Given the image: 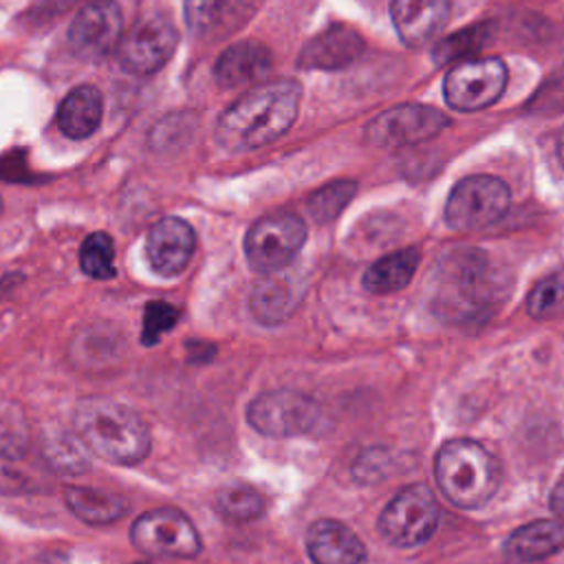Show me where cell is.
I'll return each instance as SVG.
<instances>
[{
  "label": "cell",
  "instance_id": "13",
  "mask_svg": "<svg viewBox=\"0 0 564 564\" xmlns=\"http://www.w3.org/2000/svg\"><path fill=\"white\" fill-rule=\"evenodd\" d=\"M123 35V15L115 0H90L84 4L68 29L73 51L84 59L108 55Z\"/></svg>",
  "mask_w": 564,
  "mask_h": 564
},
{
  "label": "cell",
  "instance_id": "15",
  "mask_svg": "<svg viewBox=\"0 0 564 564\" xmlns=\"http://www.w3.org/2000/svg\"><path fill=\"white\" fill-rule=\"evenodd\" d=\"M194 245V229L185 220L167 216L150 229L145 240V256L156 273L176 275L189 262Z\"/></svg>",
  "mask_w": 564,
  "mask_h": 564
},
{
  "label": "cell",
  "instance_id": "19",
  "mask_svg": "<svg viewBox=\"0 0 564 564\" xmlns=\"http://www.w3.org/2000/svg\"><path fill=\"white\" fill-rule=\"evenodd\" d=\"M364 51V40L355 29L328 26L311 37L300 53V68L335 70L352 64Z\"/></svg>",
  "mask_w": 564,
  "mask_h": 564
},
{
  "label": "cell",
  "instance_id": "4",
  "mask_svg": "<svg viewBox=\"0 0 564 564\" xmlns=\"http://www.w3.org/2000/svg\"><path fill=\"white\" fill-rule=\"evenodd\" d=\"M434 476L445 498L463 509L485 505L500 485L498 460L489 449L469 438L447 441L438 449Z\"/></svg>",
  "mask_w": 564,
  "mask_h": 564
},
{
  "label": "cell",
  "instance_id": "24",
  "mask_svg": "<svg viewBox=\"0 0 564 564\" xmlns=\"http://www.w3.org/2000/svg\"><path fill=\"white\" fill-rule=\"evenodd\" d=\"M64 500L68 509L86 524H110L126 516L128 500L95 487H66Z\"/></svg>",
  "mask_w": 564,
  "mask_h": 564
},
{
  "label": "cell",
  "instance_id": "35",
  "mask_svg": "<svg viewBox=\"0 0 564 564\" xmlns=\"http://www.w3.org/2000/svg\"><path fill=\"white\" fill-rule=\"evenodd\" d=\"M132 564H148V562H132Z\"/></svg>",
  "mask_w": 564,
  "mask_h": 564
},
{
  "label": "cell",
  "instance_id": "8",
  "mask_svg": "<svg viewBox=\"0 0 564 564\" xmlns=\"http://www.w3.org/2000/svg\"><path fill=\"white\" fill-rule=\"evenodd\" d=\"M509 207V187L489 174L458 181L445 205V220L456 231H474L498 220Z\"/></svg>",
  "mask_w": 564,
  "mask_h": 564
},
{
  "label": "cell",
  "instance_id": "14",
  "mask_svg": "<svg viewBox=\"0 0 564 564\" xmlns=\"http://www.w3.org/2000/svg\"><path fill=\"white\" fill-rule=\"evenodd\" d=\"M260 0H185V22L200 40H218L242 24L258 11Z\"/></svg>",
  "mask_w": 564,
  "mask_h": 564
},
{
  "label": "cell",
  "instance_id": "17",
  "mask_svg": "<svg viewBox=\"0 0 564 564\" xmlns=\"http://www.w3.org/2000/svg\"><path fill=\"white\" fill-rule=\"evenodd\" d=\"M48 465L37 458L22 441L0 438V494L18 496L46 489Z\"/></svg>",
  "mask_w": 564,
  "mask_h": 564
},
{
  "label": "cell",
  "instance_id": "21",
  "mask_svg": "<svg viewBox=\"0 0 564 564\" xmlns=\"http://www.w3.org/2000/svg\"><path fill=\"white\" fill-rule=\"evenodd\" d=\"M302 300V286L291 275L267 273L251 291V313L260 324L273 326L291 317Z\"/></svg>",
  "mask_w": 564,
  "mask_h": 564
},
{
  "label": "cell",
  "instance_id": "5",
  "mask_svg": "<svg viewBox=\"0 0 564 564\" xmlns=\"http://www.w3.org/2000/svg\"><path fill=\"white\" fill-rule=\"evenodd\" d=\"M438 511L436 496L427 485H408L383 507L377 524L390 544L412 549L432 538Z\"/></svg>",
  "mask_w": 564,
  "mask_h": 564
},
{
  "label": "cell",
  "instance_id": "29",
  "mask_svg": "<svg viewBox=\"0 0 564 564\" xmlns=\"http://www.w3.org/2000/svg\"><path fill=\"white\" fill-rule=\"evenodd\" d=\"M491 33V24L489 22H480L474 26H467L445 40H441L434 51L432 57L436 64H449V62H460L463 57L476 53L489 37Z\"/></svg>",
  "mask_w": 564,
  "mask_h": 564
},
{
  "label": "cell",
  "instance_id": "6",
  "mask_svg": "<svg viewBox=\"0 0 564 564\" xmlns=\"http://www.w3.org/2000/svg\"><path fill=\"white\" fill-rule=\"evenodd\" d=\"M306 238L304 223L289 212H271L258 218L245 236V253L251 269L278 273L291 264Z\"/></svg>",
  "mask_w": 564,
  "mask_h": 564
},
{
  "label": "cell",
  "instance_id": "34",
  "mask_svg": "<svg viewBox=\"0 0 564 564\" xmlns=\"http://www.w3.org/2000/svg\"><path fill=\"white\" fill-rule=\"evenodd\" d=\"M553 509L557 516H564V480L553 489Z\"/></svg>",
  "mask_w": 564,
  "mask_h": 564
},
{
  "label": "cell",
  "instance_id": "7",
  "mask_svg": "<svg viewBox=\"0 0 564 564\" xmlns=\"http://www.w3.org/2000/svg\"><path fill=\"white\" fill-rule=\"evenodd\" d=\"M249 425L273 438H289L315 432L322 421L319 405L295 390H271L256 397L247 408Z\"/></svg>",
  "mask_w": 564,
  "mask_h": 564
},
{
  "label": "cell",
  "instance_id": "25",
  "mask_svg": "<svg viewBox=\"0 0 564 564\" xmlns=\"http://www.w3.org/2000/svg\"><path fill=\"white\" fill-rule=\"evenodd\" d=\"M421 253L414 247L392 251L368 267L364 273V286L370 293H394L401 291L414 275Z\"/></svg>",
  "mask_w": 564,
  "mask_h": 564
},
{
  "label": "cell",
  "instance_id": "27",
  "mask_svg": "<svg viewBox=\"0 0 564 564\" xmlns=\"http://www.w3.org/2000/svg\"><path fill=\"white\" fill-rule=\"evenodd\" d=\"M216 509L229 522H249L262 513L264 500L253 487L238 482L218 491Z\"/></svg>",
  "mask_w": 564,
  "mask_h": 564
},
{
  "label": "cell",
  "instance_id": "33",
  "mask_svg": "<svg viewBox=\"0 0 564 564\" xmlns=\"http://www.w3.org/2000/svg\"><path fill=\"white\" fill-rule=\"evenodd\" d=\"M531 108H538V110H553V108L557 110V108H564V73L553 75V77L544 84V88L533 95Z\"/></svg>",
  "mask_w": 564,
  "mask_h": 564
},
{
  "label": "cell",
  "instance_id": "28",
  "mask_svg": "<svg viewBox=\"0 0 564 564\" xmlns=\"http://www.w3.org/2000/svg\"><path fill=\"white\" fill-rule=\"evenodd\" d=\"M527 311L535 319H553L564 313V271L549 273L531 289Z\"/></svg>",
  "mask_w": 564,
  "mask_h": 564
},
{
  "label": "cell",
  "instance_id": "23",
  "mask_svg": "<svg viewBox=\"0 0 564 564\" xmlns=\"http://www.w3.org/2000/svg\"><path fill=\"white\" fill-rule=\"evenodd\" d=\"M101 115H104L101 93L90 84H82L73 88L59 104L57 126L70 139H86L99 128Z\"/></svg>",
  "mask_w": 564,
  "mask_h": 564
},
{
  "label": "cell",
  "instance_id": "22",
  "mask_svg": "<svg viewBox=\"0 0 564 564\" xmlns=\"http://www.w3.org/2000/svg\"><path fill=\"white\" fill-rule=\"evenodd\" d=\"M564 546V524L560 520H535L518 527L505 540V555L511 562H538Z\"/></svg>",
  "mask_w": 564,
  "mask_h": 564
},
{
  "label": "cell",
  "instance_id": "9",
  "mask_svg": "<svg viewBox=\"0 0 564 564\" xmlns=\"http://www.w3.org/2000/svg\"><path fill=\"white\" fill-rule=\"evenodd\" d=\"M132 544L152 557H194L200 538L192 520L172 507H161L139 516L130 529Z\"/></svg>",
  "mask_w": 564,
  "mask_h": 564
},
{
  "label": "cell",
  "instance_id": "2",
  "mask_svg": "<svg viewBox=\"0 0 564 564\" xmlns=\"http://www.w3.org/2000/svg\"><path fill=\"white\" fill-rule=\"evenodd\" d=\"M302 88L297 82H264L236 99L216 123V141L231 152L256 150L280 139L295 121Z\"/></svg>",
  "mask_w": 564,
  "mask_h": 564
},
{
  "label": "cell",
  "instance_id": "20",
  "mask_svg": "<svg viewBox=\"0 0 564 564\" xmlns=\"http://www.w3.org/2000/svg\"><path fill=\"white\" fill-rule=\"evenodd\" d=\"M271 51L260 42H238L227 46L216 59L214 75L223 88H236L267 77L271 70Z\"/></svg>",
  "mask_w": 564,
  "mask_h": 564
},
{
  "label": "cell",
  "instance_id": "1",
  "mask_svg": "<svg viewBox=\"0 0 564 564\" xmlns=\"http://www.w3.org/2000/svg\"><path fill=\"white\" fill-rule=\"evenodd\" d=\"M505 297L502 271L478 249L447 253L434 275V313L452 324L487 319Z\"/></svg>",
  "mask_w": 564,
  "mask_h": 564
},
{
  "label": "cell",
  "instance_id": "30",
  "mask_svg": "<svg viewBox=\"0 0 564 564\" xmlns=\"http://www.w3.org/2000/svg\"><path fill=\"white\" fill-rule=\"evenodd\" d=\"M79 267L86 275L95 280H106L115 275V245L104 231L90 234L79 249Z\"/></svg>",
  "mask_w": 564,
  "mask_h": 564
},
{
  "label": "cell",
  "instance_id": "32",
  "mask_svg": "<svg viewBox=\"0 0 564 564\" xmlns=\"http://www.w3.org/2000/svg\"><path fill=\"white\" fill-rule=\"evenodd\" d=\"M178 319V311L165 302H150L143 317V333L141 339L145 346L156 344Z\"/></svg>",
  "mask_w": 564,
  "mask_h": 564
},
{
  "label": "cell",
  "instance_id": "12",
  "mask_svg": "<svg viewBox=\"0 0 564 564\" xmlns=\"http://www.w3.org/2000/svg\"><path fill=\"white\" fill-rule=\"evenodd\" d=\"M447 126L449 119L443 112L421 104H405L377 115L366 126V141L377 148H401L427 141Z\"/></svg>",
  "mask_w": 564,
  "mask_h": 564
},
{
  "label": "cell",
  "instance_id": "26",
  "mask_svg": "<svg viewBox=\"0 0 564 564\" xmlns=\"http://www.w3.org/2000/svg\"><path fill=\"white\" fill-rule=\"evenodd\" d=\"M42 458L48 465V469L62 474H82L90 467L86 445L79 441L77 434L66 432H57L44 443Z\"/></svg>",
  "mask_w": 564,
  "mask_h": 564
},
{
  "label": "cell",
  "instance_id": "36",
  "mask_svg": "<svg viewBox=\"0 0 564 564\" xmlns=\"http://www.w3.org/2000/svg\"><path fill=\"white\" fill-rule=\"evenodd\" d=\"M0 209H2V203H0Z\"/></svg>",
  "mask_w": 564,
  "mask_h": 564
},
{
  "label": "cell",
  "instance_id": "10",
  "mask_svg": "<svg viewBox=\"0 0 564 564\" xmlns=\"http://www.w3.org/2000/svg\"><path fill=\"white\" fill-rule=\"evenodd\" d=\"M507 86V66L498 57L465 59L449 68L443 93L456 110H482L498 101Z\"/></svg>",
  "mask_w": 564,
  "mask_h": 564
},
{
  "label": "cell",
  "instance_id": "16",
  "mask_svg": "<svg viewBox=\"0 0 564 564\" xmlns=\"http://www.w3.org/2000/svg\"><path fill=\"white\" fill-rule=\"evenodd\" d=\"M306 553L313 564H366L359 535L339 520H315L306 531Z\"/></svg>",
  "mask_w": 564,
  "mask_h": 564
},
{
  "label": "cell",
  "instance_id": "11",
  "mask_svg": "<svg viewBox=\"0 0 564 564\" xmlns=\"http://www.w3.org/2000/svg\"><path fill=\"white\" fill-rule=\"evenodd\" d=\"M178 44L174 24L159 13L141 18L119 40V62L128 73L152 75L172 57Z\"/></svg>",
  "mask_w": 564,
  "mask_h": 564
},
{
  "label": "cell",
  "instance_id": "31",
  "mask_svg": "<svg viewBox=\"0 0 564 564\" xmlns=\"http://www.w3.org/2000/svg\"><path fill=\"white\" fill-rule=\"evenodd\" d=\"M355 181H335L313 192L308 198V212L317 223H330L355 196Z\"/></svg>",
  "mask_w": 564,
  "mask_h": 564
},
{
  "label": "cell",
  "instance_id": "18",
  "mask_svg": "<svg viewBox=\"0 0 564 564\" xmlns=\"http://www.w3.org/2000/svg\"><path fill=\"white\" fill-rule=\"evenodd\" d=\"M390 15L405 46L430 44L449 18V0H392Z\"/></svg>",
  "mask_w": 564,
  "mask_h": 564
},
{
  "label": "cell",
  "instance_id": "3",
  "mask_svg": "<svg viewBox=\"0 0 564 564\" xmlns=\"http://www.w3.org/2000/svg\"><path fill=\"white\" fill-rule=\"evenodd\" d=\"M73 427L88 452L115 465L141 463L150 452V430L143 419L108 397L82 399L73 414Z\"/></svg>",
  "mask_w": 564,
  "mask_h": 564
}]
</instances>
